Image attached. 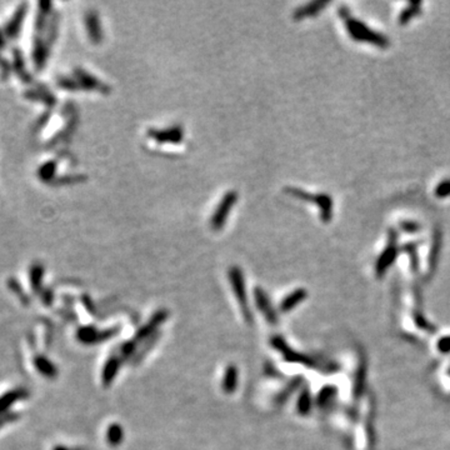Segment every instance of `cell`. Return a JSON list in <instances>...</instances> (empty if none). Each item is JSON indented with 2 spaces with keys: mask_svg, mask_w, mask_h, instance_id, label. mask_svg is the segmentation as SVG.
Listing matches in <instances>:
<instances>
[{
  "mask_svg": "<svg viewBox=\"0 0 450 450\" xmlns=\"http://www.w3.org/2000/svg\"><path fill=\"white\" fill-rule=\"evenodd\" d=\"M79 79L81 80V83H83V85L85 86V88L94 89V90H98V91H100V93H104V94L109 93V88H108L105 84H103L102 81L95 79L93 75H89V74H86V73L80 72Z\"/></svg>",
  "mask_w": 450,
  "mask_h": 450,
  "instance_id": "ba28073f",
  "label": "cell"
},
{
  "mask_svg": "<svg viewBox=\"0 0 450 450\" xmlns=\"http://www.w3.org/2000/svg\"><path fill=\"white\" fill-rule=\"evenodd\" d=\"M346 28H348L349 34H350L355 40H358V42L371 43V44L380 48L388 47V45H389V42H388L385 37L373 31L371 29L368 28L367 25H364L362 21H358L355 20V19H348V20H346Z\"/></svg>",
  "mask_w": 450,
  "mask_h": 450,
  "instance_id": "6da1fadb",
  "label": "cell"
},
{
  "mask_svg": "<svg viewBox=\"0 0 450 450\" xmlns=\"http://www.w3.org/2000/svg\"><path fill=\"white\" fill-rule=\"evenodd\" d=\"M327 2H314V3H309V4L304 5V7L299 8L297 12L294 13V18L295 19H302L305 18V16H313L315 14H318L319 12L323 9V8L327 5Z\"/></svg>",
  "mask_w": 450,
  "mask_h": 450,
  "instance_id": "52a82bcc",
  "label": "cell"
},
{
  "mask_svg": "<svg viewBox=\"0 0 450 450\" xmlns=\"http://www.w3.org/2000/svg\"><path fill=\"white\" fill-rule=\"evenodd\" d=\"M402 228L406 233H414L419 229V225L415 223H403Z\"/></svg>",
  "mask_w": 450,
  "mask_h": 450,
  "instance_id": "7c38bea8",
  "label": "cell"
},
{
  "mask_svg": "<svg viewBox=\"0 0 450 450\" xmlns=\"http://www.w3.org/2000/svg\"><path fill=\"white\" fill-rule=\"evenodd\" d=\"M435 195L438 198H446L450 195V180H445L439 184L435 189Z\"/></svg>",
  "mask_w": 450,
  "mask_h": 450,
  "instance_id": "30bf717a",
  "label": "cell"
},
{
  "mask_svg": "<svg viewBox=\"0 0 450 450\" xmlns=\"http://www.w3.org/2000/svg\"><path fill=\"white\" fill-rule=\"evenodd\" d=\"M286 193L294 195L295 198L305 200V202H311L318 205L322 209V218L324 221H329L332 219V210H333V202L332 198L325 194H309L306 191L298 188H286Z\"/></svg>",
  "mask_w": 450,
  "mask_h": 450,
  "instance_id": "7a4b0ae2",
  "label": "cell"
},
{
  "mask_svg": "<svg viewBox=\"0 0 450 450\" xmlns=\"http://www.w3.org/2000/svg\"><path fill=\"white\" fill-rule=\"evenodd\" d=\"M149 137L155 139L158 143H180L183 139V129L181 126H173V128L164 130H154L151 129L148 133Z\"/></svg>",
  "mask_w": 450,
  "mask_h": 450,
  "instance_id": "277c9868",
  "label": "cell"
},
{
  "mask_svg": "<svg viewBox=\"0 0 450 450\" xmlns=\"http://www.w3.org/2000/svg\"><path fill=\"white\" fill-rule=\"evenodd\" d=\"M420 8H422V3H410L405 9L403 10L402 14L399 15V24L400 25H405L408 24L411 19L414 18L416 14H419Z\"/></svg>",
  "mask_w": 450,
  "mask_h": 450,
  "instance_id": "9c48e42d",
  "label": "cell"
},
{
  "mask_svg": "<svg viewBox=\"0 0 450 450\" xmlns=\"http://www.w3.org/2000/svg\"><path fill=\"white\" fill-rule=\"evenodd\" d=\"M238 200V193L234 190L228 191L224 195L223 199L220 200V203L216 207L215 211H214L213 216H211L210 225L214 230H220L227 223V219L229 216L230 211H232L234 205L237 204Z\"/></svg>",
  "mask_w": 450,
  "mask_h": 450,
  "instance_id": "3957f363",
  "label": "cell"
},
{
  "mask_svg": "<svg viewBox=\"0 0 450 450\" xmlns=\"http://www.w3.org/2000/svg\"><path fill=\"white\" fill-rule=\"evenodd\" d=\"M438 349L441 353H449L450 351V335L440 339V341L438 343Z\"/></svg>",
  "mask_w": 450,
  "mask_h": 450,
  "instance_id": "8fae6325",
  "label": "cell"
},
{
  "mask_svg": "<svg viewBox=\"0 0 450 450\" xmlns=\"http://www.w3.org/2000/svg\"><path fill=\"white\" fill-rule=\"evenodd\" d=\"M395 256H397V246H395L394 239H392V243L387 246L385 250L383 251V254L379 256L378 262H376L375 270L379 276L383 275V274L387 272L388 268H389L390 265L393 264V262H394Z\"/></svg>",
  "mask_w": 450,
  "mask_h": 450,
  "instance_id": "5b68a950",
  "label": "cell"
},
{
  "mask_svg": "<svg viewBox=\"0 0 450 450\" xmlns=\"http://www.w3.org/2000/svg\"><path fill=\"white\" fill-rule=\"evenodd\" d=\"M85 24L86 29H88V34L90 37L91 42L95 43H102L103 39V31H102V25H100V21L98 19V15L94 12L88 13L85 18Z\"/></svg>",
  "mask_w": 450,
  "mask_h": 450,
  "instance_id": "8992f818",
  "label": "cell"
}]
</instances>
